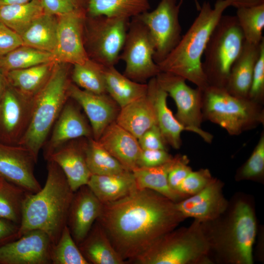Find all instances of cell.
I'll return each instance as SVG.
<instances>
[{
  "label": "cell",
  "mask_w": 264,
  "mask_h": 264,
  "mask_svg": "<svg viewBox=\"0 0 264 264\" xmlns=\"http://www.w3.org/2000/svg\"><path fill=\"white\" fill-rule=\"evenodd\" d=\"M8 86L5 73L0 68V100Z\"/></svg>",
  "instance_id": "cell-50"
},
{
  "label": "cell",
  "mask_w": 264,
  "mask_h": 264,
  "mask_svg": "<svg viewBox=\"0 0 264 264\" xmlns=\"http://www.w3.org/2000/svg\"><path fill=\"white\" fill-rule=\"evenodd\" d=\"M248 98L258 104L264 103V39L261 44L259 57L256 63Z\"/></svg>",
  "instance_id": "cell-43"
},
{
  "label": "cell",
  "mask_w": 264,
  "mask_h": 264,
  "mask_svg": "<svg viewBox=\"0 0 264 264\" xmlns=\"http://www.w3.org/2000/svg\"><path fill=\"white\" fill-rule=\"evenodd\" d=\"M155 45L144 23L135 17L129 22L125 43L119 60L125 63L123 74L142 83L161 72L154 62Z\"/></svg>",
  "instance_id": "cell-10"
},
{
  "label": "cell",
  "mask_w": 264,
  "mask_h": 264,
  "mask_svg": "<svg viewBox=\"0 0 264 264\" xmlns=\"http://www.w3.org/2000/svg\"><path fill=\"white\" fill-rule=\"evenodd\" d=\"M72 66L70 79L73 84L92 93H107L104 75L105 66L89 58L83 63Z\"/></svg>",
  "instance_id": "cell-34"
},
{
  "label": "cell",
  "mask_w": 264,
  "mask_h": 264,
  "mask_svg": "<svg viewBox=\"0 0 264 264\" xmlns=\"http://www.w3.org/2000/svg\"><path fill=\"white\" fill-rule=\"evenodd\" d=\"M245 39L236 16L222 15L206 46L202 67L209 86L225 88Z\"/></svg>",
  "instance_id": "cell-8"
},
{
  "label": "cell",
  "mask_w": 264,
  "mask_h": 264,
  "mask_svg": "<svg viewBox=\"0 0 264 264\" xmlns=\"http://www.w3.org/2000/svg\"><path fill=\"white\" fill-rule=\"evenodd\" d=\"M176 203L152 190L137 189L104 204L96 220L121 257L131 263L186 219Z\"/></svg>",
  "instance_id": "cell-1"
},
{
  "label": "cell",
  "mask_w": 264,
  "mask_h": 264,
  "mask_svg": "<svg viewBox=\"0 0 264 264\" xmlns=\"http://www.w3.org/2000/svg\"><path fill=\"white\" fill-rule=\"evenodd\" d=\"M264 176V132L261 136L251 155L237 170L235 179L262 181Z\"/></svg>",
  "instance_id": "cell-40"
},
{
  "label": "cell",
  "mask_w": 264,
  "mask_h": 264,
  "mask_svg": "<svg viewBox=\"0 0 264 264\" xmlns=\"http://www.w3.org/2000/svg\"><path fill=\"white\" fill-rule=\"evenodd\" d=\"M103 205L87 185L74 192L66 225L77 245L84 239L101 215Z\"/></svg>",
  "instance_id": "cell-20"
},
{
  "label": "cell",
  "mask_w": 264,
  "mask_h": 264,
  "mask_svg": "<svg viewBox=\"0 0 264 264\" xmlns=\"http://www.w3.org/2000/svg\"><path fill=\"white\" fill-rule=\"evenodd\" d=\"M211 245L202 222L166 233L131 263L136 264H208Z\"/></svg>",
  "instance_id": "cell-6"
},
{
  "label": "cell",
  "mask_w": 264,
  "mask_h": 264,
  "mask_svg": "<svg viewBox=\"0 0 264 264\" xmlns=\"http://www.w3.org/2000/svg\"><path fill=\"white\" fill-rule=\"evenodd\" d=\"M52 244L44 232L28 231L0 245V264H50Z\"/></svg>",
  "instance_id": "cell-15"
},
{
  "label": "cell",
  "mask_w": 264,
  "mask_h": 264,
  "mask_svg": "<svg viewBox=\"0 0 264 264\" xmlns=\"http://www.w3.org/2000/svg\"><path fill=\"white\" fill-rule=\"evenodd\" d=\"M160 87L175 101L177 111L176 118L187 131L200 136L205 142L210 143L213 135L203 130L201 111V90L193 88L186 83V80L172 73L161 71L155 77Z\"/></svg>",
  "instance_id": "cell-11"
},
{
  "label": "cell",
  "mask_w": 264,
  "mask_h": 264,
  "mask_svg": "<svg viewBox=\"0 0 264 264\" xmlns=\"http://www.w3.org/2000/svg\"><path fill=\"white\" fill-rule=\"evenodd\" d=\"M97 141L126 170L132 172L138 167L137 160L142 151L138 139L115 121Z\"/></svg>",
  "instance_id": "cell-22"
},
{
  "label": "cell",
  "mask_w": 264,
  "mask_h": 264,
  "mask_svg": "<svg viewBox=\"0 0 264 264\" xmlns=\"http://www.w3.org/2000/svg\"><path fill=\"white\" fill-rule=\"evenodd\" d=\"M44 13L40 0L17 4L0 6V22L20 36Z\"/></svg>",
  "instance_id": "cell-33"
},
{
  "label": "cell",
  "mask_w": 264,
  "mask_h": 264,
  "mask_svg": "<svg viewBox=\"0 0 264 264\" xmlns=\"http://www.w3.org/2000/svg\"><path fill=\"white\" fill-rule=\"evenodd\" d=\"M50 259L53 264H89L73 240L67 225L57 242L52 245Z\"/></svg>",
  "instance_id": "cell-39"
},
{
  "label": "cell",
  "mask_w": 264,
  "mask_h": 264,
  "mask_svg": "<svg viewBox=\"0 0 264 264\" xmlns=\"http://www.w3.org/2000/svg\"><path fill=\"white\" fill-rule=\"evenodd\" d=\"M189 162L186 155L179 154L175 156L174 163L168 173V180L170 187L176 193L177 187L193 171Z\"/></svg>",
  "instance_id": "cell-44"
},
{
  "label": "cell",
  "mask_w": 264,
  "mask_h": 264,
  "mask_svg": "<svg viewBox=\"0 0 264 264\" xmlns=\"http://www.w3.org/2000/svg\"><path fill=\"white\" fill-rule=\"evenodd\" d=\"M32 100L23 97L8 86L0 100V142L19 143L28 125Z\"/></svg>",
  "instance_id": "cell-16"
},
{
  "label": "cell",
  "mask_w": 264,
  "mask_h": 264,
  "mask_svg": "<svg viewBox=\"0 0 264 264\" xmlns=\"http://www.w3.org/2000/svg\"><path fill=\"white\" fill-rule=\"evenodd\" d=\"M33 0H0V6L26 3Z\"/></svg>",
  "instance_id": "cell-51"
},
{
  "label": "cell",
  "mask_w": 264,
  "mask_h": 264,
  "mask_svg": "<svg viewBox=\"0 0 264 264\" xmlns=\"http://www.w3.org/2000/svg\"><path fill=\"white\" fill-rule=\"evenodd\" d=\"M19 226L10 221L0 219V243L18 239Z\"/></svg>",
  "instance_id": "cell-48"
},
{
  "label": "cell",
  "mask_w": 264,
  "mask_h": 264,
  "mask_svg": "<svg viewBox=\"0 0 264 264\" xmlns=\"http://www.w3.org/2000/svg\"><path fill=\"white\" fill-rule=\"evenodd\" d=\"M173 157L167 150H142L137 160V167L145 168L158 166L168 162Z\"/></svg>",
  "instance_id": "cell-45"
},
{
  "label": "cell",
  "mask_w": 264,
  "mask_h": 264,
  "mask_svg": "<svg viewBox=\"0 0 264 264\" xmlns=\"http://www.w3.org/2000/svg\"><path fill=\"white\" fill-rule=\"evenodd\" d=\"M55 64L52 62L8 71L5 72L8 83L23 97L32 99L48 80Z\"/></svg>",
  "instance_id": "cell-28"
},
{
  "label": "cell",
  "mask_w": 264,
  "mask_h": 264,
  "mask_svg": "<svg viewBox=\"0 0 264 264\" xmlns=\"http://www.w3.org/2000/svg\"><path fill=\"white\" fill-rule=\"evenodd\" d=\"M148 85L147 95L154 108L157 125L160 130L167 144L175 149L180 148L181 132L187 131L168 108L167 103L168 93L159 85L156 77L150 79Z\"/></svg>",
  "instance_id": "cell-23"
},
{
  "label": "cell",
  "mask_w": 264,
  "mask_h": 264,
  "mask_svg": "<svg viewBox=\"0 0 264 264\" xmlns=\"http://www.w3.org/2000/svg\"><path fill=\"white\" fill-rule=\"evenodd\" d=\"M27 193L4 180L0 184V219L20 225L23 202Z\"/></svg>",
  "instance_id": "cell-37"
},
{
  "label": "cell",
  "mask_w": 264,
  "mask_h": 264,
  "mask_svg": "<svg viewBox=\"0 0 264 264\" xmlns=\"http://www.w3.org/2000/svg\"><path fill=\"white\" fill-rule=\"evenodd\" d=\"M202 223L211 252L216 253L218 260L229 264H253L257 222L254 209L246 200H237L220 223L216 220Z\"/></svg>",
  "instance_id": "cell-4"
},
{
  "label": "cell",
  "mask_w": 264,
  "mask_h": 264,
  "mask_svg": "<svg viewBox=\"0 0 264 264\" xmlns=\"http://www.w3.org/2000/svg\"><path fill=\"white\" fill-rule=\"evenodd\" d=\"M85 154L91 175H114L126 171L116 158L92 137L88 138L86 141Z\"/></svg>",
  "instance_id": "cell-35"
},
{
  "label": "cell",
  "mask_w": 264,
  "mask_h": 264,
  "mask_svg": "<svg viewBox=\"0 0 264 264\" xmlns=\"http://www.w3.org/2000/svg\"><path fill=\"white\" fill-rule=\"evenodd\" d=\"M223 185L220 180L213 178L199 192L176 202V207L185 219L193 218L202 223L214 221L229 207L223 194Z\"/></svg>",
  "instance_id": "cell-17"
},
{
  "label": "cell",
  "mask_w": 264,
  "mask_h": 264,
  "mask_svg": "<svg viewBox=\"0 0 264 264\" xmlns=\"http://www.w3.org/2000/svg\"><path fill=\"white\" fill-rule=\"evenodd\" d=\"M68 96L84 110L92 131V138L98 140L106 128L115 121L120 107L108 94H96L83 89L72 82Z\"/></svg>",
  "instance_id": "cell-18"
},
{
  "label": "cell",
  "mask_w": 264,
  "mask_h": 264,
  "mask_svg": "<svg viewBox=\"0 0 264 264\" xmlns=\"http://www.w3.org/2000/svg\"><path fill=\"white\" fill-rule=\"evenodd\" d=\"M87 185L103 204L116 201L137 189L133 173L127 170L114 175H92Z\"/></svg>",
  "instance_id": "cell-25"
},
{
  "label": "cell",
  "mask_w": 264,
  "mask_h": 264,
  "mask_svg": "<svg viewBox=\"0 0 264 264\" xmlns=\"http://www.w3.org/2000/svg\"><path fill=\"white\" fill-rule=\"evenodd\" d=\"M4 179L0 176V184L3 182Z\"/></svg>",
  "instance_id": "cell-53"
},
{
  "label": "cell",
  "mask_w": 264,
  "mask_h": 264,
  "mask_svg": "<svg viewBox=\"0 0 264 264\" xmlns=\"http://www.w3.org/2000/svg\"><path fill=\"white\" fill-rule=\"evenodd\" d=\"M85 11L57 17L56 43L52 52L54 61L70 64L83 63L89 59L83 38Z\"/></svg>",
  "instance_id": "cell-13"
},
{
  "label": "cell",
  "mask_w": 264,
  "mask_h": 264,
  "mask_svg": "<svg viewBox=\"0 0 264 264\" xmlns=\"http://www.w3.org/2000/svg\"><path fill=\"white\" fill-rule=\"evenodd\" d=\"M76 140L65 144L47 160L53 161L61 168L74 192L87 185L92 175L86 160V141L78 142Z\"/></svg>",
  "instance_id": "cell-21"
},
{
  "label": "cell",
  "mask_w": 264,
  "mask_h": 264,
  "mask_svg": "<svg viewBox=\"0 0 264 264\" xmlns=\"http://www.w3.org/2000/svg\"><path fill=\"white\" fill-rule=\"evenodd\" d=\"M214 177L208 169L191 172L176 189V192L184 198L200 191Z\"/></svg>",
  "instance_id": "cell-41"
},
{
  "label": "cell",
  "mask_w": 264,
  "mask_h": 264,
  "mask_svg": "<svg viewBox=\"0 0 264 264\" xmlns=\"http://www.w3.org/2000/svg\"><path fill=\"white\" fill-rule=\"evenodd\" d=\"M129 22L128 19L87 15L83 38L88 58L105 66H115L119 60Z\"/></svg>",
  "instance_id": "cell-9"
},
{
  "label": "cell",
  "mask_w": 264,
  "mask_h": 264,
  "mask_svg": "<svg viewBox=\"0 0 264 264\" xmlns=\"http://www.w3.org/2000/svg\"><path fill=\"white\" fill-rule=\"evenodd\" d=\"M115 122L137 139L157 125L154 108L147 94L120 108Z\"/></svg>",
  "instance_id": "cell-26"
},
{
  "label": "cell",
  "mask_w": 264,
  "mask_h": 264,
  "mask_svg": "<svg viewBox=\"0 0 264 264\" xmlns=\"http://www.w3.org/2000/svg\"><path fill=\"white\" fill-rule=\"evenodd\" d=\"M195 1L197 8L198 9V10H199V9L200 8L201 6L199 4L197 0H195Z\"/></svg>",
  "instance_id": "cell-52"
},
{
  "label": "cell",
  "mask_w": 264,
  "mask_h": 264,
  "mask_svg": "<svg viewBox=\"0 0 264 264\" xmlns=\"http://www.w3.org/2000/svg\"><path fill=\"white\" fill-rule=\"evenodd\" d=\"M107 93L120 108L141 98L147 93L148 85L134 81L120 73L114 66H105Z\"/></svg>",
  "instance_id": "cell-29"
},
{
  "label": "cell",
  "mask_w": 264,
  "mask_h": 264,
  "mask_svg": "<svg viewBox=\"0 0 264 264\" xmlns=\"http://www.w3.org/2000/svg\"><path fill=\"white\" fill-rule=\"evenodd\" d=\"M70 65L56 63L48 80L32 100L28 125L18 144L29 150L37 161L41 149L69 98Z\"/></svg>",
  "instance_id": "cell-5"
},
{
  "label": "cell",
  "mask_w": 264,
  "mask_h": 264,
  "mask_svg": "<svg viewBox=\"0 0 264 264\" xmlns=\"http://www.w3.org/2000/svg\"><path fill=\"white\" fill-rule=\"evenodd\" d=\"M57 26V17L44 13L20 35L22 45L52 53L56 43Z\"/></svg>",
  "instance_id": "cell-30"
},
{
  "label": "cell",
  "mask_w": 264,
  "mask_h": 264,
  "mask_svg": "<svg viewBox=\"0 0 264 264\" xmlns=\"http://www.w3.org/2000/svg\"><path fill=\"white\" fill-rule=\"evenodd\" d=\"M229 6L227 0H217L213 7L209 1H204L198 16L178 44L157 64L161 71L178 75L201 90L207 87L202 57L213 29Z\"/></svg>",
  "instance_id": "cell-3"
},
{
  "label": "cell",
  "mask_w": 264,
  "mask_h": 264,
  "mask_svg": "<svg viewBox=\"0 0 264 264\" xmlns=\"http://www.w3.org/2000/svg\"><path fill=\"white\" fill-rule=\"evenodd\" d=\"M47 170L44 186L38 192L27 193L25 196L18 238L28 231L40 230L54 244L66 225L74 192L57 164L47 160Z\"/></svg>",
  "instance_id": "cell-2"
},
{
  "label": "cell",
  "mask_w": 264,
  "mask_h": 264,
  "mask_svg": "<svg viewBox=\"0 0 264 264\" xmlns=\"http://www.w3.org/2000/svg\"><path fill=\"white\" fill-rule=\"evenodd\" d=\"M261 42L255 44L245 41L240 55L231 67L224 88L230 94L248 98L254 69L260 53Z\"/></svg>",
  "instance_id": "cell-24"
},
{
  "label": "cell",
  "mask_w": 264,
  "mask_h": 264,
  "mask_svg": "<svg viewBox=\"0 0 264 264\" xmlns=\"http://www.w3.org/2000/svg\"><path fill=\"white\" fill-rule=\"evenodd\" d=\"M201 111L203 120L218 125L231 135L264 124L263 105L233 96L224 88L208 86L201 90Z\"/></svg>",
  "instance_id": "cell-7"
},
{
  "label": "cell",
  "mask_w": 264,
  "mask_h": 264,
  "mask_svg": "<svg viewBox=\"0 0 264 264\" xmlns=\"http://www.w3.org/2000/svg\"><path fill=\"white\" fill-rule=\"evenodd\" d=\"M22 45L21 36L0 22V57Z\"/></svg>",
  "instance_id": "cell-47"
},
{
  "label": "cell",
  "mask_w": 264,
  "mask_h": 264,
  "mask_svg": "<svg viewBox=\"0 0 264 264\" xmlns=\"http://www.w3.org/2000/svg\"><path fill=\"white\" fill-rule=\"evenodd\" d=\"M236 18L245 41L252 44H259L264 39V3L237 8Z\"/></svg>",
  "instance_id": "cell-38"
},
{
  "label": "cell",
  "mask_w": 264,
  "mask_h": 264,
  "mask_svg": "<svg viewBox=\"0 0 264 264\" xmlns=\"http://www.w3.org/2000/svg\"><path fill=\"white\" fill-rule=\"evenodd\" d=\"M183 2L161 0L154 10L137 16L147 26L154 40V59L157 64L168 55L181 38L179 14Z\"/></svg>",
  "instance_id": "cell-12"
},
{
  "label": "cell",
  "mask_w": 264,
  "mask_h": 264,
  "mask_svg": "<svg viewBox=\"0 0 264 264\" xmlns=\"http://www.w3.org/2000/svg\"><path fill=\"white\" fill-rule=\"evenodd\" d=\"M231 6L236 8L242 7H249L264 3V0H227Z\"/></svg>",
  "instance_id": "cell-49"
},
{
  "label": "cell",
  "mask_w": 264,
  "mask_h": 264,
  "mask_svg": "<svg viewBox=\"0 0 264 264\" xmlns=\"http://www.w3.org/2000/svg\"><path fill=\"white\" fill-rule=\"evenodd\" d=\"M175 160V157L168 162L153 167H138L132 172L138 189H149L163 195L175 202L184 198L169 186L168 173Z\"/></svg>",
  "instance_id": "cell-31"
},
{
  "label": "cell",
  "mask_w": 264,
  "mask_h": 264,
  "mask_svg": "<svg viewBox=\"0 0 264 264\" xmlns=\"http://www.w3.org/2000/svg\"><path fill=\"white\" fill-rule=\"evenodd\" d=\"M37 163L30 151L19 144L0 142V176L27 192L35 193L42 187L34 174Z\"/></svg>",
  "instance_id": "cell-14"
},
{
  "label": "cell",
  "mask_w": 264,
  "mask_h": 264,
  "mask_svg": "<svg viewBox=\"0 0 264 264\" xmlns=\"http://www.w3.org/2000/svg\"><path fill=\"white\" fill-rule=\"evenodd\" d=\"M52 62V53L22 45L0 57V68L5 73Z\"/></svg>",
  "instance_id": "cell-36"
},
{
  "label": "cell",
  "mask_w": 264,
  "mask_h": 264,
  "mask_svg": "<svg viewBox=\"0 0 264 264\" xmlns=\"http://www.w3.org/2000/svg\"><path fill=\"white\" fill-rule=\"evenodd\" d=\"M44 147V156L50 155L66 143L81 137H92L91 127L79 108L68 99L63 107Z\"/></svg>",
  "instance_id": "cell-19"
},
{
  "label": "cell",
  "mask_w": 264,
  "mask_h": 264,
  "mask_svg": "<svg viewBox=\"0 0 264 264\" xmlns=\"http://www.w3.org/2000/svg\"><path fill=\"white\" fill-rule=\"evenodd\" d=\"M78 246L89 264L127 263L115 250L104 229L97 220Z\"/></svg>",
  "instance_id": "cell-27"
},
{
  "label": "cell",
  "mask_w": 264,
  "mask_h": 264,
  "mask_svg": "<svg viewBox=\"0 0 264 264\" xmlns=\"http://www.w3.org/2000/svg\"><path fill=\"white\" fill-rule=\"evenodd\" d=\"M138 141L142 150H167L166 142L157 125L146 131Z\"/></svg>",
  "instance_id": "cell-46"
},
{
  "label": "cell",
  "mask_w": 264,
  "mask_h": 264,
  "mask_svg": "<svg viewBox=\"0 0 264 264\" xmlns=\"http://www.w3.org/2000/svg\"><path fill=\"white\" fill-rule=\"evenodd\" d=\"M44 13L57 17L87 11L88 0H40Z\"/></svg>",
  "instance_id": "cell-42"
},
{
  "label": "cell",
  "mask_w": 264,
  "mask_h": 264,
  "mask_svg": "<svg viewBox=\"0 0 264 264\" xmlns=\"http://www.w3.org/2000/svg\"><path fill=\"white\" fill-rule=\"evenodd\" d=\"M149 0H88L87 15L130 18L149 11Z\"/></svg>",
  "instance_id": "cell-32"
}]
</instances>
